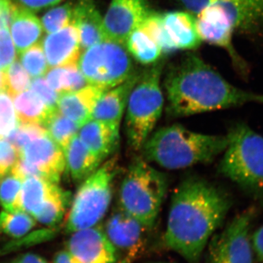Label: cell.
Listing matches in <instances>:
<instances>
[{"mask_svg": "<svg viewBox=\"0 0 263 263\" xmlns=\"http://www.w3.org/2000/svg\"><path fill=\"white\" fill-rule=\"evenodd\" d=\"M164 29L176 49L193 50L201 44L195 15L189 12H168L162 15Z\"/></svg>", "mask_w": 263, "mask_h": 263, "instance_id": "20", "label": "cell"}, {"mask_svg": "<svg viewBox=\"0 0 263 263\" xmlns=\"http://www.w3.org/2000/svg\"><path fill=\"white\" fill-rule=\"evenodd\" d=\"M105 91L88 85L78 91L61 93L57 101V110L81 127L91 119L97 101Z\"/></svg>", "mask_w": 263, "mask_h": 263, "instance_id": "17", "label": "cell"}, {"mask_svg": "<svg viewBox=\"0 0 263 263\" xmlns=\"http://www.w3.org/2000/svg\"><path fill=\"white\" fill-rule=\"evenodd\" d=\"M29 89L35 92L48 108L51 109L57 108V101H58L59 93L52 89L48 85L46 79L41 77L34 78L31 81Z\"/></svg>", "mask_w": 263, "mask_h": 263, "instance_id": "39", "label": "cell"}, {"mask_svg": "<svg viewBox=\"0 0 263 263\" xmlns=\"http://www.w3.org/2000/svg\"><path fill=\"white\" fill-rule=\"evenodd\" d=\"M183 5L189 13L196 15L204 8L217 4L223 0H176Z\"/></svg>", "mask_w": 263, "mask_h": 263, "instance_id": "40", "label": "cell"}, {"mask_svg": "<svg viewBox=\"0 0 263 263\" xmlns=\"http://www.w3.org/2000/svg\"><path fill=\"white\" fill-rule=\"evenodd\" d=\"M43 124L48 136L63 151L72 138L77 135L80 128L75 122L62 115L57 108L53 109L50 112Z\"/></svg>", "mask_w": 263, "mask_h": 263, "instance_id": "27", "label": "cell"}, {"mask_svg": "<svg viewBox=\"0 0 263 263\" xmlns=\"http://www.w3.org/2000/svg\"><path fill=\"white\" fill-rule=\"evenodd\" d=\"M73 5L66 3L61 6L52 8L43 15L42 18L43 29L47 34L57 32L72 23Z\"/></svg>", "mask_w": 263, "mask_h": 263, "instance_id": "32", "label": "cell"}, {"mask_svg": "<svg viewBox=\"0 0 263 263\" xmlns=\"http://www.w3.org/2000/svg\"><path fill=\"white\" fill-rule=\"evenodd\" d=\"M140 75L141 72L136 70L122 84L105 90L97 101L91 119L120 128L129 94Z\"/></svg>", "mask_w": 263, "mask_h": 263, "instance_id": "16", "label": "cell"}, {"mask_svg": "<svg viewBox=\"0 0 263 263\" xmlns=\"http://www.w3.org/2000/svg\"><path fill=\"white\" fill-rule=\"evenodd\" d=\"M47 131L41 124L35 123L22 124L15 128L8 137V141L14 146L18 152L30 142L47 134Z\"/></svg>", "mask_w": 263, "mask_h": 263, "instance_id": "35", "label": "cell"}, {"mask_svg": "<svg viewBox=\"0 0 263 263\" xmlns=\"http://www.w3.org/2000/svg\"><path fill=\"white\" fill-rule=\"evenodd\" d=\"M14 5L11 3L10 0H0V15L5 12L9 11L12 10Z\"/></svg>", "mask_w": 263, "mask_h": 263, "instance_id": "45", "label": "cell"}, {"mask_svg": "<svg viewBox=\"0 0 263 263\" xmlns=\"http://www.w3.org/2000/svg\"><path fill=\"white\" fill-rule=\"evenodd\" d=\"M232 206L226 192L200 178L183 180L171 197L163 241L189 263H199Z\"/></svg>", "mask_w": 263, "mask_h": 263, "instance_id": "1", "label": "cell"}, {"mask_svg": "<svg viewBox=\"0 0 263 263\" xmlns=\"http://www.w3.org/2000/svg\"><path fill=\"white\" fill-rule=\"evenodd\" d=\"M257 215L254 207L237 214L209 240L206 263H255L252 227Z\"/></svg>", "mask_w": 263, "mask_h": 263, "instance_id": "9", "label": "cell"}, {"mask_svg": "<svg viewBox=\"0 0 263 263\" xmlns=\"http://www.w3.org/2000/svg\"><path fill=\"white\" fill-rule=\"evenodd\" d=\"M6 90L12 98L28 89L31 84L30 76L20 62L15 60L5 72Z\"/></svg>", "mask_w": 263, "mask_h": 263, "instance_id": "36", "label": "cell"}, {"mask_svg": "<svg viewBox=\"0 0 263 263\" xmlns=\"http://www.w3.org/2000/svg\"><path fill=\"white\" fill-rule=\"evenodd\" d=\"M34 218L23 212L0 213V232L13 238L27 235L35 226Z\"/></svg>", "mask_w": 263, "mask_h": 263, "instance_id": "29", "label": "cell"}, {"mask_svg": "<svg viewBox=\"0 0 263 263\" xmlns=\"http://www.w3.org/2000/svg\"><path fill=\"white\" fill-rule=\"evenodd\" d=\"M227 146V136L204 134L173 124L154 131L141 152L145 160L162 168L181 170L210 163Z\"/></svg>", "mask_w": 263, "mask_h": 263, "instance_id": "3", "label": "cell"}, {"mask_svg": "<svg viewBox=\"0 0 263 263\" xmlns=\"http://www.w3.org/2000/svg\"><path fill=\"white\" fill-rule=\"evenodd\" d=\"M166 113L173 118L190 117L214 110L263 104V95L230 84L195 54L183 57L167 70L163 81Z\"/></svg>", "mask_w": 263, "mask_h": 263, "instance_id": "2", "label": "cell"}, {"mask_svg": "<svg viewBox=\"0 0 263 263\" xmlns=\"http://www.w3.org/2000/svg\"><path fill=\"white\" fill-rule=\"evenodd\" d=\"M72 23L77 28L81 49L106 39L104 32L103 17L93 0H79L73 6Z\"/></svg>", "mask_w": 263, "mask_h": 263, "instance_id": "19", "label": "cell"}, {"mask_svg": "<svg viewBox=\"0 0 263 263\" xmlns=\"http://www.w3.org/2000/svg\"><path fill=\"white\" fill-rule=\"evenodd\" d=\"M65 250L72 263H117L119 254L100 224L71 233Z\"/></svg>", "mask_w": 263, "mask_h": 263, "instance_id": "13", "label": "cell"}, {"mask_svg": "<svg viewBox=\"0 0 263 263\" xmlns=\"http://www.w3.org/2000/svg\"><path fill=\"white\" fill-rule=\"evenodd\" d=\"M152 263H175V262H165V261H161V262H152Z\"/></svg>", "mask_w": 263, "mask_h": 263, "instance_id": "48", "label": "cell"}, {"mask_svg": "<svg viewBox=\"0 0 263 263\" xmlns=\"http://www.w3.org/2000/svg\"><path fill=\"white\" fill-rule=\"evenodd\" d=\"M0 90H6V76L5 72L2 70H0Z\"/></svg>", "mask_w": 263, "mask_h": 263, "instance_id": "46", "label": "cell"}, {"mask_svg": "<svg viewBox=\"0 0 263 263\" xmlns=\"http://www.w3.org/2000/svg\"><path fill=\"white\" fill-rule=\"evenodd\" d=\"M196 27L202 41L224 48L229 53L235 69L243 77L248 76V65L235 51L233 34L237 32L234 24L222 8L209 6L195 15Z\"/></svg>", "mask_w": 263, "mask_h": 263, "instance_id": "10", "label": "cell"}, {"mask_svg": "<svg viewBox=\"0 0 263 263\" xmlns=\"http://www.w3.org/2000/svg\"><path fill=\"white\" fill-rule=\"evenodd\" d=\"M226 136L219 172L263 205V137L243 122L233 124Z\"/></svg>", "mask_w": 263, "mask_h": 263, "instance_id": "4", "label": "cell"}, {"mask_svg": "<svg viewBox=\"0 0 263 263\" xmlns=\"http://www.w3.org/2000/svg\"><path fill=\"white\" fill-rule=\"evenodd\" d=\"M20 7L32 11L44 9L60 3L61 0H16Z\"/></svg>", "mask_w": 263, "mask_h": 263, "instance_id": "41", "label": "cell"}, {"mask_svg": "<svg viewBox=\"0 0 263 263\" xmlns=\"http://www.w3.org/2000/svg\"><path fill=\"white\" fill-rule=\"evenodd\" d=\"M103 229L119 255L123 254V258L133 262L144 252L146 232L149 229L120 208L110 214Z\"/></svg>", "mask_w": 263, "mask_h": 263, "instance_id": "11", "label": "cell"}, {"mask_svg": "<svg viewBox=\"0 0 263 263\" xmlns=\"http://www.w3.org/2000/svg\"><path fill=\"white\" fill-rule=\"evenodd\" d=\"M19 155L35 167L43 178L53 183L58 182L66 166L63 150L48 133L24 146Z\"/></svg>", "mask_w": 263, "mask_h": 263, "instance_id": "14", "label": "cell"}, {"mask_svg": "<svg viewBox=\"0 0 263 263\" xmlns=\"http://www.w3.org/2000/svg\"><path fill=\"white\" fill-rule=\"evenodd\" d=\"M19 157L18 151L12 143L0 139V179L10 172Z\"/></svg>", "mask_w": 263, "mask_h": 263, "instance_id": "38", "label": "cell"}, {"mask_svg": "<svg viewBox=\"0 0 263 263\" xmlns=\"http://www.w3.org/2000/svg\"><path fill=\"white\" fill-rule=\"evenodd\" d=\"M15 54L16 50L9 27L0 29V70L6 72L15 61Z\"/></svg>", "mask_w": 263, "mask_h": 263, "instance_id": "37", "label": "cell"}, {"mask_svg": "<svg viewBox=\"0 0 263 263\" xmlns=\"http://www.w3.org/2000/svg\"><path fill=\"white\" fill-rule=\"evenodd\" d=\"M20 54L21 64L29 76L41 77L47 72L48 62L41 43L33 45Z\"/></svg>", "mask_w": 263, "mask_h": 263, "instance_id": "30", "label": "cell"}, {"mask_svg": "<svg viewBox=\"0 0 263 263\" xmlns=\"http://www.w3.org/2000/svg\"><path fill=\"white\" fill-rule=\"evenodd\" d=\"M119 166L116 157L109 159L85 179L78 190L66 220L65 230L72 233L98 226L108 212Z\"/></svg>", "mask_w": 263, "mask_h": 263, "instance_id": "7", "label": "cell"}, {"mask_svg": "<svg viewBox=\"0 0 263 263\" xmlns=\"http://www.w3.org/2000/svg\"><path fill=\"white\" fill-rule=\"evenodd\" d=\"M78 66L88 84L105 90L122 84L136 71L125 46L107 39L84 50Z\"/></svg>", "mask_w": 263, "mask_h": 263, "instance_id": "8", "label": "cell"}, {"mask_svg": "<svg viewBox=\"0 0 263 263\" xmlns=\"http://www.w3.org/2000/svg\"><path fill=\"white\" fill-rule=\"evenodd\" d=\"M17 117L11 95L6 90H0V139L8 138L18 127Z\"/></svg>", "mask_w": 263, "mask_h": 263, "instance_id": "31", "label": "cell"}, {"mask_svg": "<svg viewBox=\"0 0 263 263\" xmlns=\"http://www.w3.org/2000/svg\"><path fill=\"white\" fill-rule=\"evenodd\" d=\"M22 180L10 174L3 179L0 185V203L5 211L18 212V198Z\"/></svg>", "mask_w": 263, "mask_h": 263, "instance_id": "34", "label": "cell"}, {"mask_svg": "<svg viewBox=\"0 0 263 263\" xmlns=\"http://www.w3.org/2000/svg\"><path fill=\"white\" fill-rule=\"evenodd\" d=\"M46 80L59 94L78 91L89 85L78 65L52 67L46 73Z\"/></svg>", "mask_w": 263, "mask_h": 263, "instance_id": "26", "label": "cell"}, {"mask_svg": "<svg viewBox=\"0 0 263 263\" xmlns=\"http://www.w3.org/2000/svg\"><path fill=\"white\" fill-rule=\"evenodd\" d=\"M125 47L129 54L143 65L155 63L162 54L155 40L141 25L127 38Z\"/></svg>", "mask_w": 263, "mask_h": 263, "instance_id": "24", "label": "cell"}, {"mask_svg": "<svg viewBox=\"0 0 263 263\" xmlns=\"http://www.w3.org/2000/svg\"><path fill=\"white\" fill-rule=\"evenodd\" d=\"M117 263H133V262H131L129 259H126V258H122L121 259H119V261Z\"/></svg>", "mask_w": 263, "mask_h": 263, "instance_id": "47", "label": "cell"}, {"mask_svg": "<svg viewBox=\"0 0 263 263\" xmlns=\"http://www.w3.org/2000/svg\"><path fill=\"white\" fill-rule=\"evenodd\" d=\"M10 34L17 53L28 49L39 41L43 32L42 24L32 10L16 7L12 10Z\"/></svg>", "mask_w": 263, "mask_h": 263, "instance_id": "21", "label": "cell"}, {"mask_svg": "<svg viewBox=\"0 0 263 263\" xmlns=\"http://www.w3.org/2000/svg\"><path fill=\"white\" fill-rule=\"evenodd\" d=\"M164 62H155L141 72L133 86L124 113V128L132 150L141 152L142 147L160 120L164 108L161 84Z\"/></svg>", "mask_w": 263, "mask_h": 263, "instance_id": "5", "label": "cell"}, {"mask_svg": "<svg viewBox=\"0 0 263 263\" xmlns=\"http://www.w3.org/2000/svg\"><path fill=\"white\" fill-rule=\"evenodd\" d=\"M119 130L120 128L91 119L79 128L77 135L85 146L103 162L117 149Z\"/></svg>", "mask_w": 263, "mask_h": 263, "instance_id": "18", "label": "cell"}, {"mask_svg": "<svg viewBox=\"0 0 263 263\" xmlns=\"http://www.w3.org/2000/svg\"><path fill=\"white\" fill-rule=\"evenodd\" d=\"M57 183L38 176L24 180L18 198V212L27 213L33 218L41 210Z\"/></svg>", "mask_w": 263, "mask_h": 263, "instance_id": "23", "label": "cell"}, {"mask_svg": "<svg viewBox=\"0 0 263 263\" xmlns=\"http://www.w3.org/2000/svg\"><path fill=\"white\" fill-rule=\"evenodd\" d=\"M42 47L49 67L78 65L81 50L79 31L71 23L48 34L43 40Z\"/></svg>", "mask_w": 263, "mask_h": 263, "instance_id": "15", "label": "cell"}, {"mask_svg": "<svg viewBox=\"0 0 263 263\" xmlns=\"http://www.w3.org/2000/svg\"><path fill=\"white\" fill-rule=\"evenodd\" d=\"M63 152L67 171L76 182H83L94 174L103 162L85 146L78 135L72 138Z\"/></svg>", "mask_w": 263, "mask_h": 263, "instance_id": "22", "label": "cell"}, {"mask_svg": "<svg viewBox=\"0 0 263 263\" xmlns=\"http://www.w3.org/2000/svg\"><path fill=\"white\" fill-rule=\"evenodd\" d=\"M5 263H48L44 257L34 253L22 254Z\"/></svg>", "mask_w": 263, "mask_h": 263, "instance_id": "43", "label": "cell"}, {"mask_svg": "<svg viewBox=\"0 0 263 263\" xmlns=\"http://www.w3.org/2000/svg\"><path fill=\"white\" fill-rule=\"evenodd\" d=\"M141 26L155 40L156 42L162 50V53L167 54L177 50L174 43L171 42L168 34L164 29L162 15L152 13L141 24Z\"/></svg>", "mask_w": 263, "mask_h": 263, "instance_id": "33", "label": "cell"}, {"mask_svg": "<svg viewBox=\"0 0 263 263\" xmlns=\"http://www.w3.org/2000/svg\"><path fill=\"white\" fill-rule=\"evenodd\" d=\"M168 180L143 157L134 159L119 190V207L148 229L157 221L167 194Z\"/></svg>", "mask_w": 263, "mask_h": 263, "instance_id": "6", "label": "cell"}, {"mask_svg": "<svg viewBox=\"0 0 263 263\" xmlns=\"http://www.w3.org/2000/svg\"><path fill=\"white\" fill-rule=\"evenodd\" d=\"M67 200V194L57 185L34 219L48 226L58 224L62 220Z\"/></svg>", "mask_w": 263, "mask_h": 263, "instance_id": "28", "label": "cell"}, {"mask_svg": "<svg viewBox=\"0 0 263 263\" xmlns=\"http://www.w3.org/2000/svg\"><path fill=\"white\" fill-rule=\"evenodd\" d=\"M13 98L17 116L22 124H43L53 110L48 108L42 99L31 89L25 90Z\"/></svg>", "mask_w": 263, "mask_h": 263, "instance_id": "25", "label": "cell"}, {"mask_svg": "<svg viewBox=\"0 0 263 263\" xmlns=\"http://www.w3.org/2000/svg\"><path fill=\"white\" fill-rule=\"evenodd\" d=\"M252 242L256 257L263 262V226L252 233Z\"/></svg>", "mask_w": 263, "mask_h": 263, "instance_id": "42", "label": "cell"}, {"mask_svg": "<svg viewBox=\"0 0 263 263\" xmlns=\"http://www.w3.org/2000/svg\"><path fill=\"white\" fill-rule=\"evenodd\" d=\"M152 13L146 0H111L103 17L105 37L125 46L132 32Z\"/></svg>", "mask_w": 263, "mask_h": 263, "instance_id": "12", "label": "cell"}, {"mask_svg": "<svg viewBox=\"0 0 263 263\" xmlns=\"http://www.w3.org/2000/svg\"><path fill=\"white\" fill-rule=\"evenodd\" d=\"M53 263H72V262L67 251L62 250L55 254Z\"/></svg>", "mask_w": 263, "mask_h": 263, "instance_id": "44", "label": "cell"}]
</instances>
